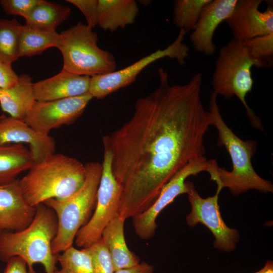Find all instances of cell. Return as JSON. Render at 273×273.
<instances>
[{
  "label": "cell",
  "instance_id": "9",
  "mask_svg": "<svg viewBox=\"0 0 273 273\" xmlns=\"http://www.w3.org/2000/svg\"><path fill=\"white\" fill-rule=\"evenodd\" d=\"M187 33L180 29L176 39L165 49H159L122 69L91 77L88 93L93 98L103 99L133 83L148 65L163 58L175 59L180 65L185 64L190 51L188 46L183 42Z\"/></svg>",
  "mask_w": 273,
  "mask_h": 273
},
{
  "label": "cell",
  "instance_id": "20",
  "mask_svg": "<svg viewBox=\"0 0 273 273\" xmlns=\"http://www.w3.org/2000/svg\"><path fill=\"white\" fill-rule=\"evenodd\" d=\"M139 11L134 0H99L98 25L113 32L133 24Z\"/></svg>",
  "mask_w": 273,
  "mask_h": 273
},
{
  "label": "cell",
  "instance_id": "10",
  "mask_svg": "<svg viewBox=\"0 0 273 273\" xmlns=\"http://www.w3.org/2000/svg\"><path fill=\"white\" fill-rule=\"evenodd\" d=\"M209 164L210 160L205 156L190 162L164 186L150 207L131 217L135 233L140 239L148 240L154 236L157 227L156 220L160 213L179 195L188 194L193 184L186 181V179L206 171Z\"/></svg>",
  "mask_w": 273,
  "mask_h": 273
},
{
  "label": "cell",
  "instance_id": "13",
  "mask_svg": "<svg viewBox=\"0 0 273 273\" xmlns=\"http://www.w3.org/2000/svg\"><path fill=\"white\" fill-rule=\"evenodd\" d=\"M262 0H237L231 15L225 20L234 39L243 41L273 32L272 3L261 12Z\"/></svg>",
  "mask_w": 273,
  "mask_h": 273
},
{
  "label": "cell",
  "instance_id": "23",
  "mask_svg": "<svg viewBox=\"0 0 273 273\" xmlns=\"http://www.w3.org/2000/svg\"><path fill=\"white\" fill-rule=\"evenodd\" d=\"M60 35L56 31H44L23 25L18 44L19 57L40 55L48 48H58Z\"/></svg>",
  "mask_w": 273,
  "mask_h": 273
},
{
  "label": "cell",
  "instance_id": "21",
  "mask_svg": "<svg viewBox=\"0 0 273 273\" xmlns=\"http://www.w3.org/2000/svg\"><path fill=\"white\" fill-rule=\"evenodd\" d=\"M33 164L30 150L22 144H0V185L17 180L19 174Z\"/></svg>",
  "mask_w": 273,
  "mask_h": 273
},
{
  "label": "cell",
  "instance_id": "3",
  "mask_svg": "<svg viewBox=\"0 0 273 273\" xmlns=\"http://www.w3.org/2000/svg\"><path fill=\"white\" fill-rule=\"evenodd\" d=\"M85 176V165L79 160L54 153L33 164L19 184L27 202L35 207L50 199L70 197L82 187Z\"/></svg>",
  "mask_w": 273,
  "mask_h": 273
},
{
  "label": "cell",
  "instance_id": "7",
  "mask_svg": "<svg viewBox=\"0 0 273 273\" xmlns=\"http://www.w3.org/2000/svg\"><path fill=\"white\" fill-rule=\"evenodd\" d=\"M93 29L81 22L60 33L58 49L63 58V69L79 75L93 77L116 70L113 54L100 48Z\"/></svg>",
  "mask_w": 273,
  "mask_h": 273
},
{
  "label": "cell",
  "instance_id": "27",
  "mask_svg": "<svg viewBox=\"0 0 273 273\" xmlns=\"http://www.w3.org/2000/svg\"><path fill=\"white\" fill-rule=\"evenodd\" d=\"M258 68H268L273 65V32L242 41Z\"/></svg>",
  "mask_w": 273,
  "mask_h": 273
},
{
  "label": "cell",
  "instance_id": "29",
  "mask_svg": "<svg viewBox=\"0 0 273 273\" xmlns=\"http://www.w3.org/2000/svg\"><path fill=\"white\" fill-rule=\"evenodd\" d=\"M41 0H1L0 5L8 15H18L25 19Z\"/></svg>",
  "mask_w": 273,
  "mask_h": 273
},
{
  "label": "cell",
  "instance_id": "26",
  "mask_svg": "<svg viewBox=\"0 0 273 273\" xmlns=\"http://www.w3.org/2000/svg\"><path fill=\"white\" fill-rule=\"evenodd\" d=\"M60 268L54 273H93L91 255L87 248L78 250L73 246L57 255Z\"/></svg>",
  "mask_w": 273,
  "mask_h": 273
},
{
  "label": "cell",
  "instance_id": "6",
  "mask_svg": "<svg viewBox=\"0 0 273 273\" xmlns=\"http://www.w3.org/2000/svg\"><path fill=\"white\" fill-rule=\"evenodd\" d=\"M253 66L258 68V64L251 58L246 48L241 41L232 39L219 51L212 75V91L227 100L236 96L244 106L252 127L263 131L261 119L246 101L254 83Z\"/></svg>",
  "mask_w": 273,
  "mask_h": 273
},
{
  "label": "cell",
  "instance_id": "30",
  "mask_svg": "<svg viewBox=\"0 0 273 273\" xmlns=\"http://www.w3.org/2000/svg\"><path fill=\"white\" fill-rule=\"evenodd\" d=\"M84 15L87 25L93 28L98 25L99 0H67Z\"/></svg>",
  "mask_w": 273,
  "mask_h": 273
},
{
  "label": "cell",
  "instance_id": "25",
  "mask_svg": "<svg viewBox=\"0 0 273 273\" xmlns=\"http://www.w3.org/2000/svg\"><path fill=\"white\" fill-rule=\"evenodd\" d=\"M212 0H176L173 5V22L187 32L194 30L204 7Z\"/></svg>",
  "mask_w": 273,
  "mask_h": 273
},
{
  "label": "cell",
  "instance_id": "34",
  "mask_svg": "<svg viewBox=\"0 0 273 273\" xmlns=\"http://www.w3.org/2000/svg\"><path fill=\"white\" fill-rule=\"evenodd\" d=\"M254 273H273L272 261H267L262 268Z\"/></svg>",
  "mask_w": 273,
  "mask_h": 273
},
{
  "label": "cell",
  "instance_id": "1",
  "mask_svg": "<svg viewBox=\"0 0 273 273\" xmlns=\"http://www.w3.org/2000/svg\"><path fill=\"white\" fill-rule=\"evenodd\" d=\"M158 73V86L136 101L129 120L105 135L121 190L117 215L125 220L146 210L177 172L206 153L211 115L201 98L202 74L171 85L164 69Z\"/></svg>",
  "mask_w": 273,
  "mask_h": 273
},
{
  "label": "cell",
  "instance_id": "31",
  "mask_svg": "<svg viewBox=\"0 0 273 273\" xmlns=\"http://www.w3.org/2000/svg\"><path fill=\"white\" fill-rule=\"evenodd\" d=\"M19 75L13 70L12 64L0 61V89H5L14 85Z\"/></svg>",
  "mask_w": 273,
  "mask_h": 273
},
{
  "label": "cell",
  "instance_id": "8",
  "mask_svg": "<svg viewBox=\"0 0 273 273\" xmlns=\"http://www.w3.org/2000/svg\"><path fill=\"white\" fill-rule=\"evenodd\" d=\"M104 146L102 172L98 187L95 211L88 221L78 232L75 238L76 245L86 248L97 242L104 229L116 216L121 196V188L112 171V153L106 136Z\"/></svg>",
  "mask_w": 273,
  "mask_h": 273
},
{
  "label": "cell",
  "instance_id": "28",
  "mask_svg": "<svg viewBox=\"0 0 273 273\" xmlns=\"http://www.w3.org/2000/svg\"><path fill=\"white\" fill-rule=\"evenodd\" d=\"M92 257L93 273H114L110 254L101 239L86 248Z\"/></svg>",
  "mask_w": 273,
  "mask_h": 273
},
{
  "label": "cell",
  "instance_id": "19",
  "mask_svg": "<svg viewBox=\"0 0 273 273\" xmlns=\"http://www.w3.org/2000/svg\"><path fill=\"white\" fill-rule=\"evenodd\" d=\"M33 84L32 78L28 74H21L14 85L8 88L0 89L2 110L11 117L24 120L36 101Z\"/></svg>",
  "mask_w": 273,
  "mask_h": 273
},
{
  "label": "cell",
  "instance_id": "22",
  "mask_svg": "<svg viewBox=\"0 0 273 273\" xmlns=\"http://www.w3.org/2000/svg\"><path fill=\"white\" fill-rule=\"evenodd\" d=\"M71 13L69 7L41 0L25 19V25L42 31H56V28L68 19Z\"/></svg>",
  "mask_w": 273,
  "mask_h": 273
},
{
  "label": "cell",
  "instance_id": "4",
  "mask_svg": "<svg viewBox=\"0 0 273 273\" xmlns=\"http://www.w3.org/2000/svg\"><path fill=\"white\" fill-rule=\"evenodd\" d=\"M32 222L17 232L0 233V260L7 262L14 256L22 258L29 273H37L33 265L40 263L46 273H54L57 255L52 251V244L58 230L55 212L43 203L36 207Z\"/></svg>",
  "mask_w": 273,
  "mask_h": 273
},
{
  "label": "cell",
  "instance_id": "24",
  "mask_svg": "<svg viewBox=\"0 0 273 273\" xmlns=\"http://www.w3.org/2000/svg\"><path fill=\"white\" fill-rule=\"evenodd\" d=\"M22 26L17 19H0V61L12 64L16 61Z\"/></svg>",
  "mask_w": 273,
  "mask_h": 273
},
{
  "label": "cell",
  "instance_id": "11",
  "mask_svg": "<svg viewBox=\"0 0 273 273\" xmlns=\"http://www.w3.org/2000/svg\"><path fill=\"white\" fill-rule=\"evenodd\" d=\"M217 186L214 195L203 198L193 185L187 194L191 211L186 216V221L191 227L199 223L204 225L214 237V247L221 251L231 252L236 248L239 233L237 230L229 228L222 219L218 205L219 195L222 188Z\"/></svg>",
  "mask_w": 273,
  "mask_h": 273
},
{
  "label": "cell",
  "instance_id": "17",
  "mask_svg": "<svg viewBox=\"0 0 273 273\" xmlns=\"http://www.w3.org/2000/svg\"><path fill=\"white\" fill-rule=\"evenodd\" d=\"M90 77L63 69L57 74L33 84L36 101L46 102L81 96L88 93Z\"/></svg>",
  "mask_w": 273,
  "mask_h": 273
},
{
  "label": "cell",
  "instance_id": "33",
  "mask_svg": "<svg viewBox=\"0 0 273 273\" xmlns=\"http://www.w3.org/2000/svg\"><path fill=\"white\" fill-rule=\"evenodd\" d=\"M153 265L146 261H142L135 266L116 270L114 273H153Z\"/></svg>",
  "mask_w": 273,
  "mask_h": 273
},
{
  "label": "cell",
  "instance_id": "5",
  "mask_svg": "<svg viewBox=\"0 0 273 273\" xmlns=\"http://www.w3.org/2000/svg\"><path fill=\"white\" fill-rule=\"evenodd\" d=\"M85 167V180L77 192L66 199H50L43 203L55 212L57 217V233L52 244L55 255L72 246L77 233L87 222L96 205L102 165L91 161Z\"/></svg>",
  "mask_w": 273,
  "mask_h": 273
},
{
  "label": "cell",
  "instance_id": "18",
  "mask_svg": "<svg viewBox=\"0 0 273 273\" xmlns=\"http://www.w3.org/2000/svg\"><path fill=\"white\" fill-rule=\"evenodd\" d=\"M125 220L117 216L104 229L101 240L111 256L114 271L138 264L139 257L126 244L124 233Z\"/></svg>",
  "mask_w": 273,
  "mask_h": 273
},
{
  "label": "cell",
  "instance_id": "2",
  "mask_svg": "<svg viewBox=\"0 0 273 273\" xmlns=\"http://www.w3.org/2000/svg\"><path fill=\"white\" fill-rule=\"evenodd\" d=\"M217 95L211 91L209 111L211 115V125L218 133L217 146H223L232 160V169L228 171L218 166L216 161L210 159L207 169L210 179L223 188H227L234 196L250 190L261 193L273 192V185L269 180L260 177L255 171L251 159L257 147L253 140L243 141L236 135L223 120L217 103Z\"/></svg>",
  "mask_w": 273,
  "mask_h": 273
},
{
  "label": "cell",
  "instance_id": "16",
  "mask_svg": "<svg viewBox=\"0 0 273 273\" xmlns=\"http://www.w3.org/2000/svg\"><path fill=\"white\" fill-rule=\"evenodd\" d=\"M237 0H212L203 8L190 40L193 48L206 56L213 55L214 32L222 21L231 15Z\"/></svg>",
  "mask_w": 273,
  "mask_h": 273
},
{
  "label": "cell",
  "instance_id": "32",
  "mask_svg": "<svg viewBox=\"0 0 273 273\" xmlns=\"http://www.w3.org/2000/svg\"><path fill=\"white\" fill-rule=\"evenodd\" d=\"M4 273H29L26 261L19 256L9 259Z\"/></svg>",
  "mask_w": 273,
  "mask_h": 273
},
{
  "label": "cell",
  "instance_id": "14",
  "mask_svg": "<svg viewBox=\"0 0 273 273\" xmlns=\"http://www.w3.org/2000/svg\"><path fill=\"white\" fill-rule=\"evenodd\" d=\"M28 144L34 164L55 153L56 143L49 135L39 133L24 120L11 116H0V144Z\"/></svg>",
  "mask_w": 273,
  "mask_h": 273
},
{
  "label": "cell",
  "instance_id": "15",
  "mask_svg": "<svg viewBox=\"0 0 273 273\" xmlns=\"http://www.w3.org/2000/svg\"><path fill=\"white\" fill-rule=\"evenodd\" d=\"M36 207L26 201L19 180L0 185V233L17 232L33 221Z\"/></svg>",
  "mask_w": 273,
  "mask_h": 273
},
{
  "label": "cell",
  "instance_id": "12",
  "mask_svg": "<svg viewBox=\"0 0 273 273\" xmlns=\"http://www.w3.org/2000/svg\"><path fill=\"white\" fill-rule=\"evenodd\" d=\"M93 98L87 93L57 100L36 101L24 121L36 131L49 135L53 129L73 123Z\"/></svg>",
  "mask_w": 273,
  "mask_h": 273
}]
</instances>
